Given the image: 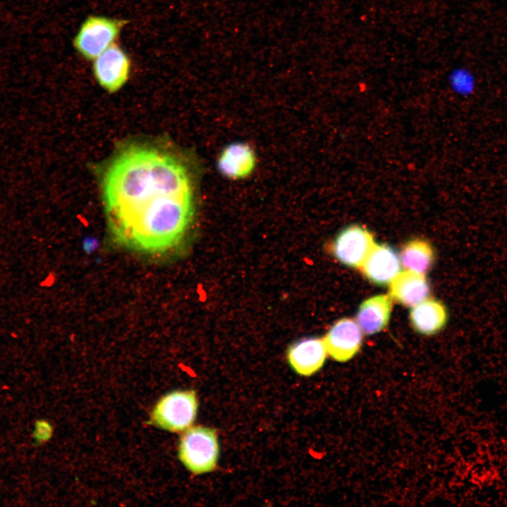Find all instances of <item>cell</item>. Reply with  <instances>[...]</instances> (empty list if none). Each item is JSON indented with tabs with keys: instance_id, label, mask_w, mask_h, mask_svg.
Returning <instances> with one entry per match:
<instances>
[{
	"instance_id": "obj_1",
	"label": "cell",
	"mask_w": 507,
	"mask_h": 507,
	"mask_svg": "<svg viewBox=\"0 0 507 507\" xmlns=\"http://www.w3.org/2000/svg\"><path fill=\"white\" fill-rule=\"evenodd\" d=\"M109 227L119 242L168 250L185 236L195 213V184L184 158L149 143H131L109 159L101 177Z\"/></svg>"
},
{
	"instance_id": "obj_2",
	"label": "cell",
	"mask_w": 507,
	"mask_h": 507,
	"mask_svg": "<svg viewBox=\"0 0 507 507\" xmlns=\"http://www.w3.org/2000/svg\"><path fill=\"white\" fill-rule=\"evenodd\" d=\"M219 451L216 431L211 427L195 426L187 428L180 438V459L194 475L214 470Z\"/></svg>"
},
{
	"instance_id": "obj_3",
	"label": "cell",
	"mask_w": 507,
	"mask_h": 507,
	"mask_svg": "<svg viewBox=\"0 0 507 507\" xmlns=\"http://www.w3.org/2000/svg\"><path fill=\"white\" fill-rule=\"evenodd\" d=\"M198 401L194 390L172 392L157 403L151 419L156 426L170 432L187 430L196 419Z\"/></svg>"
},
{
	"instance_id": "obj_4",
	"label": "cell",
	"mask_w": 507,
	"mask_h": 507,
	"mask_svg": "<svg viewBox=\"0 0 507 507\" xmlns=\"http://www.w3.org/2000/svg\"><path fill=\"white\" fill-rule=\"evenodd\" d=\"M125 24L124 20L91 16L80 27L74 45L85 58L95 59L113 44Z\"/></svg>"
},
{
	"instance_id": "obj_5",
	"label": "cell",
	"mask_w": 507,
	"mask_h": 507,
	"mask_svg": "<svg viewBox=\"0 0 507 507\" xmlns=\"http://www.w3.org/2000/svg\"><path fill=\"white\" fill-rule=\"evenodd\" d=\"M375 245L373 234L365 227L351 225L341 230L332 244V254L342 264L361 268Z\"/></svg>"
},
{
	"instance_id": "obj_6",
	"label": "cell",
	"mask_w": 507,
	"mask_h": 507,
	"mask_svg": "<svg viewBox=\"0 0 507 507\" xmlns=\"http://www.w3.org/2000/svg\"><path fill=\"white\" fill-rule=\"evenodd\" d=\"M130 62L126 54L112 44L95 58L93 70L99 84L108 92L118 90L127 81Z\"/></svg>"
},
{
	"instance_id": "obj_7",
	"label": "cell",
	"mask_w": 507,
	"mask_h": 507,
	"mask_svg": "<svg viewBox=\"0 0 507 507\" xmlns=\"http://www.w3.org/2000/svg\"><path fill=\"white\" fill-rule=\"evenodd\" d=\"M327 353L335 361L346 362L359 351L362 331L353 320L348 318L337 321L323 339Z\"/></svg>"
},
{
	"instance_id": "obj_8",
	"label": "cell",
	"mask_w": 507,
	"mask_h": 507,
	"mask_svg": "<svg viewBox=\"0 0 507 507\" xmlns=\"http://www.w3.org/2000/svg\"><path fill=\"white\" fill-rule=\"evenodd\" d=\"M327 351L323 339L308 337L292 344L287 351V359L299 375L311 376L323 365Z\"/></svg>"
},
{
	"instance_id": "obj_9",
	"label": "cell",
	"mask_w": 507,
	"mask_h": 507,
	"mask_svg": "<svg viewBox=\"0 0 507 507\" xmlns=\"http://www.w3.org/2000/svg\"><path fill=\"white\" fill-rule=\"evenodd\" d=\"M361 268L370 281L385 285L400 273L401 261L392 247L386 244H375Z\"/></svg>"
},
{
	"instance_id": "obj_10",
	"label": "cell",
	"mask_w": 507,
	"mask_h": 507,
	"mask_svg": "<svg viewBox=\"0 0 507 507\" xmlns=\"http://www.w3.org/2000/svg\"><path fill=\"white\" fill-rule=\"evenodd\" d=\"M430 290L424 274L407 270L400 272L390 282L389 293L399 303L413 307L427 299Z\"/></svg>"
},
{
	"instance_id": "obj_11",
	"label": "cell",
	"mask_w": 507,
	"mask_h": 507,
	"mask_svg": "<svg viewBox=\"0 0 507 507\" xmlns=\"http://www.w3.org/2000/svg\"><path fill=\"white\" fill-rule=\"evenodd\" d=\"M255 163L253 149L246 144L235 142L222 151L218 160V168L227 177L241 179L252 173Z\"/></svg>"
},
{
	"instance_id": "obj_12",
	"label": "cell",
	"mask_w": 507,
	"mask_h": 507,
	"mask_svg": "<svg viewBox=\"0 0 507 507\" xmlns=\"http://www.w3.org/2000/svg\"><path fill=\"white\" fill-rule=\"evenodd\" d=\"M392 310L388 295H376L365 300L359 306L356 323L361 331L368 335L382 330L387 325Z\"/></svg>"
},
{
	"instance_id": "obj_13",
	"label": "cell",
	"mask_w": 507,
	"mask_h": 507,
	"mask_svg": "<svg viewBox=\"0 0 507 507\" xmlns=\"http://www.w3.org/2000/svg\"><path fill=\"white\" fill-rule=\"evenodd\" d=\"M445 306L434 299H425L414 306L410 318L413 327L426 335L435 334L444 327L447 321Z\"/></svg>"
},
{
	"instance_id": "obj_14",
	"label": "cell",
	"mask_w": 507,
	"mask_h": 507,
	"mask_svg": "<svg viewBox=\"0 0 507 507\" xmlns=\"http://www.w3.org/2000/svg\"><path fill=\"white\" fill-rule=\"evenodd\" d=\"M400 258L406 269L425 274L432 265L434 251L429 243L415 239L403 246Z\"/></svg>"
}]
</instances>
